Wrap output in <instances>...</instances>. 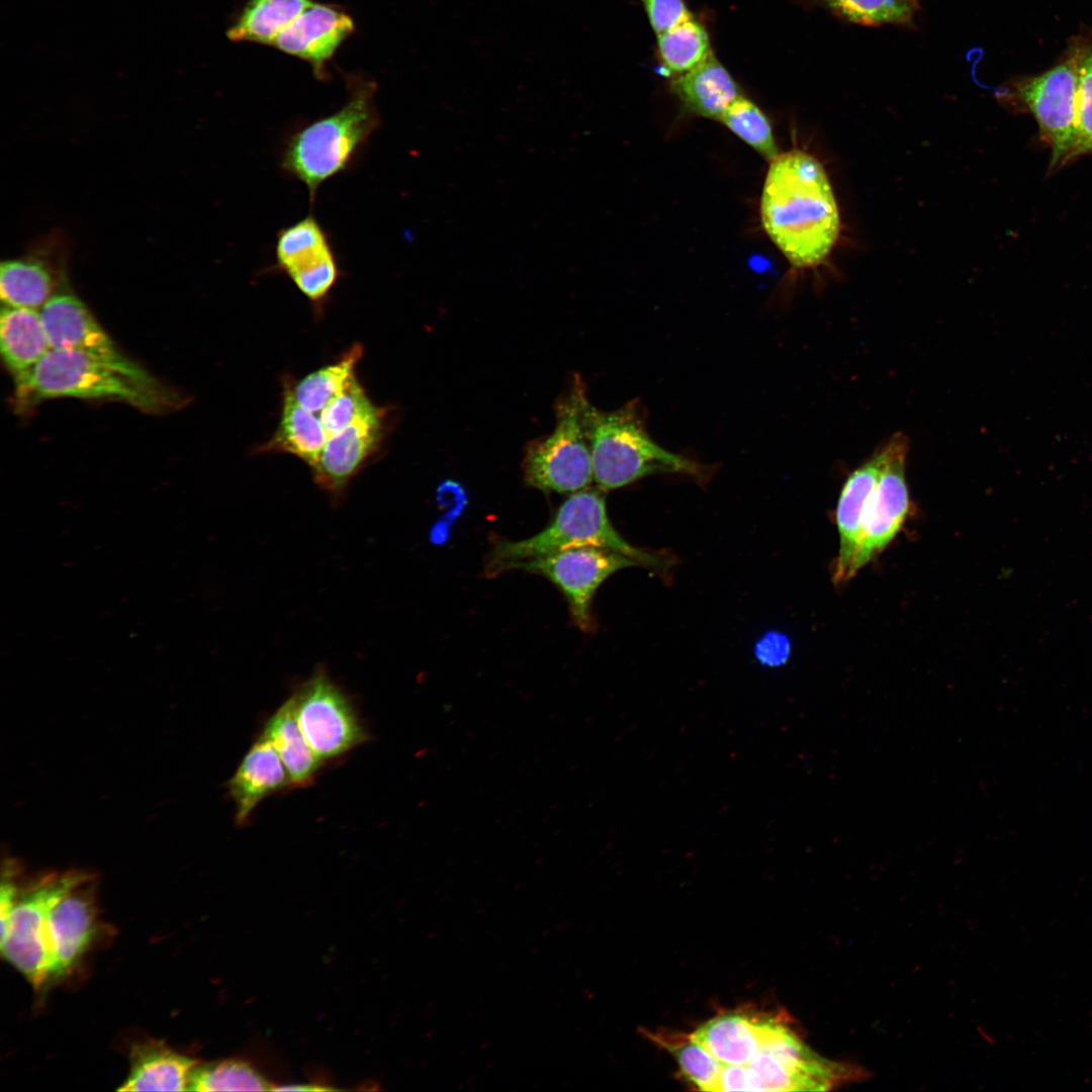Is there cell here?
<instances>
[{"instance_id": "cell-1", "label": "cell", "mask_w": 1092, "mask_h": 1092, "mask_svg": "<svg viewBox=\"0 0 1092 1092\" xmlns=\"http://www.w3.org/2000/svg\"><path fill=\"white\" fill-rule=\"evenodd\" d=\"M760 218L766 235L793 267L822 264L840 233L837 201L822 164L800 150L771 160L760 197Z\"/></svg>"}, {"instance_id": "cell-2", "label": "cell", "mask_w": 1092, "mask_h": 1092, "mask_svg": "<svg viewBox=\"0 0 1092 1092\" xmlns=\"http://www.w3.org/2000/svg\"><path fill=\"white\" fill-rule=\"evenodd\" d=\"M347 89L348 99L338 111L293 131L283 148L281 168L307 188L310 204L320 186L350 167L380 124L376 84L353 76Z\"/></svg>"}, {"instance_id": "cell-3", "label": "cell", "mask_w": 1092, "mask_h": 1092, "mask_svg": "<svg viewBox=\"0 0 1092 1092\" xmlns=\"http://www.w3.org/2000/svg\"><path fill=\"white\" fill-rule=\"evenodd\" d=\"M583 420L594 480L603 491L654 474L679 473L703 481L711 476V467L670 452L651 439L637 399L612 412H602L587 401Z\"/></svg>"}, {"instance_id": "cell-4", "label": "cell", "mask_w": 1092, "mask_h": 1092, "mask_svg": "<svg viewBox=\"0 0 1092 1092\" xmlns=\"http://www.w3.org/2000/svg\"><path fill=\"white\" fill-rule=\"evenodd\" d=\"M604 492L587 487L573 492L541 532L519 541H494L487 556L486 574L493 576L516 562L581 546L612 550L638 565L667 572L672 565L670 556L635 547L617 532L608 517Z\"/></svg>"}, {"instance_id": "cell-5", "label": "cell", "mask_w": 1092, "mask_h": 1092, "mask_svg": "<svg viewBox=\"0 0 1092 1092\" xmlns=\"http://www.w3.org/2000/svg\"><path fill=\"white\" fill-rule=\"evenodd\" d=\"M587 401L585 385L575 374L555 404L553 431L526 446L522 467L527 485L544 492L573 493L594 480L583 420Z\"/></svg>"}, {"instance_id": "cell-6", "label": "cell", "mask_w": 1092, "mask_h": 1092, "mask_svg": "<svg viewBox=\"0 0 1092 1092\" xmlns=\"http://www.w3.org/2000/svg\"><path fill=\"white\" fill-rule=\"evenodd\" d=\"M18 388L37 399L109 398L150 412L177 404L176 395L166 387H148L75 350L50 349Z\"/></svg>"}, {"instance_id": "cell-7", "label": "cell", "mask_w": 1092, "mask_h": 1092, "mask_svg": "<svg viewBox=\"0 0 1092 1092\" xmlns=\"http://www.w3.org/2000/svg\"><path fill=\"white\" fill-rule=\"evenodd\" d=\"M856 1076L812 1051L787 1024L747 1065L721 1067L716 1091H825Z\"/></svg>"}, {"instance_id": "cell-8", "label": "cell", "mask_w": 1092, "mask_h": 1092, "mask_svg": "<svg viewBox=\"0 0 1092 1092\" xmlns=\"http://www.w3.org/2000/svg\"><path fill=\"white\" fill-rule=\"evenodd\" d=\"M90 877L81 871L49 874L16 896L7 924L1 929V952L35 989L49 982V911L64 894Z\"/></svg>"}, {"instance_id": "cell-9", "label": "cell", "mask_w": 1092, "mask_h": 1092, "mask_svg": "<svg viewBox=\"0 0 1092 1092\" xmlns=\"http://www.w3.org/2000/svg\"><path fill=\"white\" fill-rule=\"evenodd\" d=\"M637 565L621 553L581 546L519 561L508 570L523 569L549 579L565 597L573 624L589 632L596 626L592 612L596 590L614 572Z\"/></svg>"}, {"instance_id": "cell-10", "label": "cell", "mask_w": 1092, "mask_h": 1092, "mask_svg": "<svg viewBox=\"0 0 1092 1092\" xmlns=\"http://www.w3.org/2000/svg\"><path fill=\"white\" fill-rule=\"evenodd\" d=\"M291 699L299 728L320 759L342 755L366 740L352 704L325 670L304 681Z\"/></svg>"}, {"instance_id": "cell-11", "label": "cell", "mask_w": 1092, "mask_h": 1092, "mask_svg": "<svg viewBox=\"0 0 1092 1092\" xmlns=\"http://www.w3.org/2000/svg\"><path fill=\"white\" fill-rule=\"evenodd\" d=\"M51 349L87 354L151 388H164L123 355L85 303L69 291L55 294L39 310Z\"/></svg>"}, {"instance_id": "cell-12", "label": "cell", "mask_w": 1092, "mask_h": 1092, "mask_svg": "<svg viewBox=\"0 0 1092 1092\" xmlns=\"http://www.w3.org/2000/svg\"><path fill=\"white\" fill-rule=\"evenodd\" d=\"M885 448L886 463L862 519L860 538L849 570L850 578L894 539L909 510L905 478L907 438L900 433L895 434Z\"/></svg>"}, {"instance_id": "cell-13", "label": "cell", "mask_w": 1092, "mask_h": 1092, "mask_svg": "<svg viewBox=\"0 0 1092 1092\" xmlns=\"http://www.w3.org/2000/svg\"><path fill=\"white\" fill-rule=\"evenodd\" d=\"M275 258L276 268L314 304L328 297L340 277L330 238L311 213L278 232Z\"/></svg>"}, {"instance_id": "cell-14", "label": "cell", "mask_w": 1092, "mask_h": 1092, "mask_svg": "<svg viewBox=\"0 0 1092 1092\" xmlns=\"http://www.w3.org/2000/svg\"><path fill=\"white\" fill-rule=\"evenodd\" d=\"M1077 88L1078 67L1074 61L1058 65L1018 88L1052 148L1053 165L1069 159L1073 148Z\"/></svg>"}, {"instance_id": "cell-15", "label": "cell", "mask_w": 1092, "mask_h": 1092, "mask_svg": "<svg viewBox=\"0 0 1092 1092\" xmlns=\"http://www.w3.org/2000/svg\"><path fill=\"white\" fill-rule=\"evenodd\" d=\"M96 929L92 876L64 894L49 911L46 923L49 980L59 979L73 969Z\"/></svg>"}, {"instance_id": "cell-16", "label": "cell", "mask_w": 1092, "mask_h": 1092, "mask_svg": "<svg viewBox=\"0 0 1092 1092\" xmlns=\"http://www.w3.org/2000/svg\"><path fill=\"white\" fill-rule=\"evenodd\" d=\"M385 416L386 411L375 405L329 436L317 460L310 466L317 485L334 494L346 487L380 445Z\"/></svg>"}, {"instance_id": "cell-17", "label": "cell", "mask_w": 1092, "mask_h": 1092, "mask_svg": "<svg viewBox=\"0 0 1092 1092\" xmlns=\"http://www.w3.org/2000/svg\"><path fill=\"white\" fill-rule=\"evenodd\" d=\"M779 1015L731 1011L701 1025L690 1037L704 1048L721 1067L745 1066L786 1025Z\"/></svg>"}, {"instance_id": "cell-18", "label": "cell", "mask_w": 1092, "mask_h": 1092, "mask_svg": "<svg viewBox=\"0 0 1092 1092\" xmlns=\"http://www.w3.org/2000/svg\"><path fill=\"white\" fill-rule=\"evenodd\" d=\"M355 30L353 19L342 9L312 3L276 37L281 52L308 62L316 76H324L326 63Z\"/></svg>"}, {"instance_id": "cell-19", "label": "cell", "mask_w": 1092, "mask_h": 1092, "mask_svg": "<svg viewBox=\"0 0 1092 1092\" xmlns=\"http://www.w3.org/2000/svg\"><path fill=\"white\" fill-rule=\"evenodd\" d=\"M887 459L885 446L856 468L846 479L836 507L839 551L834 563L833 581L850 579L849 570L861 533L862 519L876 489Z\"/></svg>"}, {"instance_id": "cell-20", "label": "cell", "mask_w": 1092, "mask_h": 1092, "mask_svg": "<svg viewBox=\"0 0 1092 1092\" xmlns=\"http://www.w3.org/2000/svg\"><path fill=\"white\" fill-rule=\"evenodd\" d=\"M286 785H290L288 772L275 748L262 733L245 754L228 785L236 805L237 823L244 824L259 802Z\"/></svg>"}, {"instance_id": "cell-21", "label": "cell", "mask_w": 1092, "mask_h": 1092, "mask_svg": "<svg viewBox=\"0 0 1092 1092\" xmlns=\"http://www.w3.org/2000/svg\"><path fill=\"white\" fill-rule=\"evenodd\" d=\"M51 349L39 310L3 305L0 350L17 386Z\"/></svg>"}, {"instance_id": "cell-22", "label": "cell", "mask_w": 1092, "mask_h": 1092, "mask_svg": "<svg viewBox=\"0 0 1092 1092\" xmlns=\"http://www.w3.org/2000/svg\"><path fill=\"white\" fill-rule=\"evenodd\" d=\"M130 1070L120 1091H185L191 1070L199 1063L162 1041H146L130 1050Z\"/></svg>"}, {"instance_id": "cell-23", "label": "cell", "mask_w": 1092, "mask_h": 1092, "mask_svg": "<svg viewBox=\"0 0 1092 1092\" xmlns=\"http://www.w3.org/2000/svg\"><path fill=\"white\" fill-rule=\"evenodd\" d=\"M53 257L37 250L28 256L3 261L0 295L3 305L40 310L58 292L60 272Z\"/></svg>"}, {"instance_id": "cell-24", "label": "cell", "mask_w": 1092, "mask_h": 1092, "mask_svg": "<svg viewBox=\"0 0 1092 1092\" xmlns=\"http://www.w3.org/2000/svg\"><path fill=\"white\" fill-rule=\"evenodd\" d=\"M670 89L688 110L718 121L741 96L737 82L714 56L692 71L676 76Z\"/></svg>"}, {"instance_id": "cell-25", "label": "cell", "mask_w": 1092, "mask_h": 1092, "mask_svg": "<svg viewBox=\"0 0 1092 1092\" xmlns=\"http://www.w3.org/2000/svg\"><path fill=\"white\" fill-rule=\"evenodd\" d=\"M328 438L320 418L303 407L295 399L291 385H286L278 428L273 437L258 451L288 453L311 466L317 460Z\"/></svg>"}, {"instance_id": "cell-26", "label": "cell", "mask_w": 1092, "mask_h": 1092, "mask_svg": "<svg viewBox=\"0 0 1092 1092\" xmlns=\"http://www.w3.org/2000/svg\"><path fill=\"white\" fill-rule=\"evenodd\" d=\"M263 734L282 760L290 784L307 785L323 760L311 750L299 728L291 697L267 721Z\"/></svg>"}, {"instance_id": "cell-27", "label": "cell", "mask_w": 1092, "mask_h": 1092, "mask_svg": "<svg viewBox=\"0 0 1092 1092\" xmlns=\"http://www.w3.org/2000/svg\"><path fill=\"white\" fill-rule=\"evenodd\" d=\"M313 2L249 0L226 35L234 41L273 44L279 33Z\"/></svg>"}, {"instance_id": "cell-28", "label": "cell", "mask_w": 1092, "mask_h": 1092, "mask_svg": "<svg viewBox=\"0 0 1092 1092\" xmlns=\"http://www.w3.org/2000/svg\"><path fill=\"white\" fill-rule=\"evenodd\" d=\"M656 48L661 65L676 76L713 56L708 31L694 16L657 34Z\"/></svg>"}, {"instance_id": "cell-29", "label": "cell", "mask_w": 1092, "mask_h": 1092, "mask_svg": "<svg viewBox=\"0 0 1092 1092\" xmlns=\"http://www.w3.org/2000/svg\"><path fill=\"white\" fill-rule=\"evenodd\" d=\"M363 352L361 345L354 344L336 363L324 366L291 385L295 399L312 413L321 412L355 375Z\"/></svg>"}, {"instance_id": "cell-30", "label": "cell", "mask_w": 1092, "mask_h": 1092, "mask_svg": "<svg viewBox=\"0 0 1092 1092\" xmlns=\"http://www.w3.org/2000/svg\"><path fill=\"white\" fill-rule=\"evenodd\" d=\"M270 1084L248 1063L226 1060L191 1070L187 1091H265Z\"/></svg>"}, {"instance_id": "cell-31", "label": "cell", "mask_w": 1092, "mask_h": 1092, "mask_svg": "<svg viewBox=\"0 0 1092 1092\" xmlns=\"http://www.w3.org/2000/svg\"><path fill=\"white\" fill-rule=\"evenodd\" d=\"M719 121L766 161L770 162L780 154L769 120L748 98L739 96Z\"/></svg>"}, {"instance_id": "cell-32", "label": "cell", "mask_w": 1092, "mask_h": 1092, "mask_svg": "<svg viewBox=\"0 0 1092 1092\" xmlns=\"http://www.w3.org/2000/svg\"><path fill=\"white\" fill-rule=\"evenodd\" d=\"M836 16L860 25H911L917 7L904 0H814Z\"/></svg>"}, {"instance_id": "cell-33", "label": "cell", "mask_w": 1092, "mask_h": 1092, "mask_svg": "<svg viewBox=\"0 0 1092 1092\" xmlns=\"http://www.w3.org/2000/svg\"><path fill=\"white\" fill-rule=\"evenodd\" d=\"M676 1060L682 1075L699 1090L716 1091L721 1064L690 1035H655Z\"/></svg>"}, {"instance_id": "cell-34", "label": "cell", "mask_w": 1092, "mask_h": 1092, "mask_svg": "<svg viewBox=\"0 0 1092 1092\" xmlns=\"http://www.w3.org/2000/svg\"><path fill=\"white\" fill-rule=\"evenodd\" d=\"M373 406L375 405L354 375L321 411L320 420L327 434L331 436Z\"/></svg>"}, {"instance_id": "cell-35", "label": "cell", "mask_w": 1092, "mask_h": 1092, "mask_svg": "<svg viewBox=\"0 0 1092 1092\" xmlns=\"http://www.w3.org/2000/svg\"><path fill=\"white\" fill-rule=\"evenodd\" d=\"M1077 67L1076 125L1069 158L1092 150V51L1085 55Z\"/></svg>"}, {"instance_id": "cell-36", "label": "cell", "mask_w": 1092, "mask_h": 1092, "mask_svg": "<svg viewBox=\"0 0 1092 1092\" xmlns=\"http://www.w3.org/2000/svg\"><path fill=\"white\" fill-rule=\"evenodd\" d=\"M656 34L692 17L685 0H640Z\"/></svg>"}, {"instance_id": "cell-37", "label": "cell", "mask_w": 1092, "mask_h": 1092, "mask_svg": "<svg viewBox=\"0 0 1092 1092\" xmlns=\"http://www.w3.org/2000/svg\"><path fill=\"white\" fill-rule=\"evenodd\" d=\"M754 654L762 665L769 667L783 665L791 654L790 640L784 633L768 631L756 642Z\"/></svg>"}, {"instance_id": "cell-38", "label": "cell", "mask_w": 1092, "mask_h": 1092, "mask_svg": "<svg viewBox=\"0 0 1092 1092\" xmlns=\"http://www.w3.org/2000/svg\"><path fill=\"white\" fill-rule=\"evenodd\" d=\"M272 1090H277V1091H323L324 1090L325 1091V1090H331V1088L311 1085V1084H309V1085H302V1084L297 1085L296 1084V1085L273 1087Z\"/></svg>"}, {"instance_id": "cell-39", "label": "cell", "mask_w": 1092, "mask_h": 1092, "mask_svg": "<svg viewBox=\"0 0 1092 1092\" xmlns=\"http://www.w3.org/2000/svg\"><path fill=\"white\" fill-rule=\"evenodd\" d=\"M904 1H906V2H908V3H910V4H912L913 6H915V7H917V8H919V5H918V0H904Z\"/></svg>"}]
</instances>
